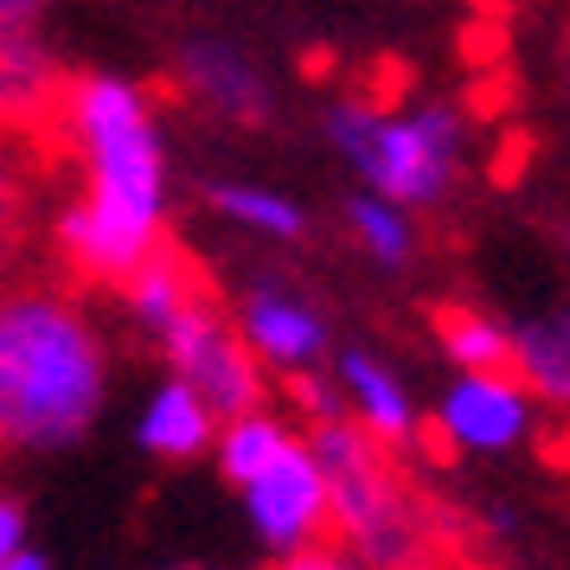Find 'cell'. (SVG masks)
<instances>
[{
	"instance_id": "12",
	"label": "cell",
	"mask_w": 570,
	"mask_h": 570,
	"mask_svg": "<svg viewBox=\"0 0 570 570\" xmlns=\"http://www.w3.org/2000/svg\"><path fill=\"white\" fill-rule=\"evenodd\" d=\"M513 379L532 404L570 411V308L532 314L513 327Z\"/></svg>"
},
{
	"instance_id": "3",
	"label": "cell",
	"mask_w": 570,
	"mask_h": 570,
	"mask_svg": "<svg viewBox=\"0 0 570 570\" xmlns=\"http://www.w3.org/2000/svg\"><path fill=\"white\" fill-rule=\"evenodd\" d=\"M327 148L353 174L360 193L385 199L397 212H430L442 206L468 160V122L449 104H411V109H372L340 97L327 109Z\"/></svg>"
},
{
	"instance_id": "19",
	"label": "cell",
	"mask_w": 570,
	"mask_h": 570,
	"mask_svg": "<svg viewBox=\"0 0 570 570\" xmlns=\"http://www.w3.org/2000/svg\"><path fill=\"white\" fill-rule=\"evenodd\" d=\"M288 397H295V411L308 416L314 430H321V423H340V391H334V379H327V372H302V379H288Z\"/></svg>"
},
{
	"instance_id": "14",
	"label": "cell",
	"mask_w": 570,
	"mask_h": 570,
	"mask_svg": "<svg viewBox=\"0 0 570 570\" xmlns=\"http://www.w3.org/2000/svg\"><path fill=\"white\" fill-rule=\"evenodd\" d=\"M288 442H295V423H288L283 411H250V416H232V423H218V436H212V462H218V474L232 481V488H244V481H257L263 468L283 455Z\"/></svg>"
},
{
	"instance_id": "22",
	"label": "cell",
	"mask_w": 570,
	"mask_h": 570,
	"mask_svg": "<svg viewBox=\"0 0 570 570\" xmlns=\"http://www.w3.org/2000/svg\"><path fill=\"white\" fill-rule=\"evenodd\" d=\"M13 193H20V160L7 148V135H0V218L13 212Z\"/></svg>"
},
{
	"instance_id": "20",
	"label": "cell",
	"mask_w": 570,
	"mask_h": 570,
	"mask_svg": "<svg viewBox=\"0 0 570 570\" xmlns=\"http://www.w3.org/2000/svg\"><path fill=\"white\" fill-rule=\"evenodd\" d=\"M32 544V519H27V507L13 500V493H0V564L7 558H20Z\"/></svg>"
},
{
	"instance_id": "24",
	"label": "cell",
	"mask_w": 570,
	"mask_h": 570,
	"mask_svg": "<svg viewBox=\"0 0 570 570\" xmlns=\"http://www.w3.org/2000/svg\"><path fill=\"white\" fill-rule=\"evenodd\" d=\"M167 570H186V564H167Z\"/></svg>"
},
{
	"instance_id": "18",
	"label": "cell",
	"mask_w": 570,
	"mask_h": 570,
	"mask_svg": "<svg viewBox=\"0 0 570 570\" xmlns=\"http://www.w3.org/2000/svg\"><path fill=\"white\" fill-rule=\"evenodd\" d=\"M52 83V52L27 32V13H0V109L32 104Z\"/></svg>"
},
{
	"instance_id": "8",
	"label": "cell",
	"mask_w": 570,
	"mask_h": 570,
	"mask_svg": "<svg viewBox=\"0 0 570 570\" xmlns=\"http://www.w3.org/2000/svg\"><path fill=\"white\" fill-rule=\"evenodd\" d=\"M232 334H237V346H244L257 365H269V372H288V379L314 372V365L327 360V346H334L327 314L314 308L308 295H295V288H283V283L244 288Z\"/></svg>"
},
{
	"instance_id": "2",
	"label": "cell",
	"mask_w": 570,
	"mask_h": 570,
	"mask_svg": "<svg viewBox=\"0 0 570 570\" xmlns=\"http://www.w3.org/2000/svg\"><path fill=\"white\" fill-rule=\"evenodd\" d=\"M109 397V346L58 288L0 295V449L52 455L97 430Z\"/></svg>"
},
{
	"instance_id": "6",
	"label": "cell",
	"mask_w": 570,
	"mask_h": 570,
	"mask_svg": "<svg viewBox=\"0 0 570 570\" xmlns=\"http://www.w3.org/2000/svg\"><path fill=\"white\" fill-rule=\"evenodd\" d=\"M237 500H244V519H250L257 544L276 558V564L295 558V551L327 544V481H321V468H314V455H308L302 436L288 442L257 481H244Z\"/></svg>"
},
{
	"instance_id": "11",
	"label": "cell",
	"mask_w": 570,
	"mask_h": 570,
	"mask_svg": "<svg viewBox=\"0 0 570 570\" xmlns=\"http://www.w3.org/2000/svg\"><path fill=\"white\" fill-rule=\"evenodd\" d=\"M212 436H218V416L180 379H160L135 411V442L155 462H199V455H212Z\"/></svg>"
},
{
	"instance_id": "16",
	"label": "cell",
	"mask_w": 570,
	"mask_h": 570,
	"mask_svg": "<svg viewBox=\"0 0 570 570\" xmlns=\"http://www.w3.org/2000/svg\"><path fill=\"white\" fill-rule=\"evenodd\" d=\"M193 295H199V288H193V276H186V263H180V257H167V250H160V257L141 269V276H129V283H122L129 321H135V327H141L148 340L167 334V327H174V314H180Z\"/></svg>"
},
{
	"instance_id": "21",
	"label": "cell",
	"mask_w": 570,
	"mask_h": 570,
	"mask_svg": "<svg viewBox=\"0 0 570 570\" xmlns=\"http://www.w3.org/2000/svg\"><path fill=\"white\" fill-rule=\"evenodd\" d=\"M276 570H365L353 551H340V544H314V551H295V558H283Z\"/></svg>"
},
{
	"instance_id": "7",
	"label": "cell",
	"mask_w": 570,
	"mask_h": 570,
	"mask_svg": "<svg viewBox=\"0 0 570 570\" xmlns=\"http://www.w3.org/2000/svg\"><path fill=\"white\" fill-rule=\"evenodd\" d=\"M436 430L462 455H513L539 430V404L519 391L513 372H481V379H449L436 397Z\"/></svg>"
},
{
	"instance_id": "5",
	"label": "cell",
	"mask_w": 570,
	"mask_h": 570,
	"mask_svg": "<svg viewBox=\"0 0 570 570\" xmlns=\"http://www.w3.org/2000/svg\"><path fill=\"white\" fill-rule=\"evenodd\" d=\"M155 346H160V360H167V379H180L218 423L263 411V385H269V379H263V365L237 346L232 321L212 308L206 295H193Z\"/></svg>"
},
{
	"instance_id": "23",
	"label": "cell",
	"mask_w": 570,
	"mask_h": 570,
	"mask_svg": "<svg viewBox=\"0 0 570 570\" xmlns=\"http://www.w3.org/2000/svg\"><path fill=\"white\" fill-rule=\"evenodd\" d=\"M0 570H52V558H46V551H32V544H27L20 558H7Z\"/></svg>"
},
{
	"instance_id": "10",
	"label": "cell",
	"mask_w": 570,
	"mask_h": 570,
	"mask_svg": "<svg viewBox=\"0 0 570 570\" xmlns=\"http://www.w3.org/2000/svg\"><path fill=\"white\" fill-rule=\"evenodd\" d=\"M334 391H340L346 423H353L365 442H379V449H385V442H391V449H404V442L423 430V423H416L411 379H404L391 360H379L372 346H346V353H340Z\"/></svg>"
},
{
	"instance_id": "15",
	"label": "cell",
	"mask_w": 570,
	"mask_h": 570,
	"mask_svg": "<svg viewBox=\"0 0 570 570\" xmlns=\"http://www.w3.org/2000/svg\"><path fill=\"white\" fill-rule=\"evenodd\" d=\"M436 346L449 353L455 379H481V372H513V327L481 308H442L436 314Z\"/></svg>"
},
{
	"instance_id": "17",
	"label": "cell",
	"mask_w": 570,
	"mask_h": 570,
	"mask_svg": "<svg viewBox=\"0 0 570 570\" xmlns=\"http://www.w3.org/2000/svg\"><path fill=\"white\" fill-rule=\"evenodd\" d=\"M346 225H353V244H360L379 269H404V263L416 257V218L385 206V199H372V193H353V199H346Z\"/></svg>"
},
{
	"instance_id": "4",
	"label": "cell",
	"mask_w": 570,
	"mask_h": 570,
	"mask_svg": "<svg viewBox=\"0 0 570 570\" xmlns=\"http://www.w3.org/2000/svg\"><path fill=\"white\" fill-rule=\"evenodd\" d=\"M308 455L327 481V525L346 532L353 558L365 570H411L416 558V519L404 507V493L391 481L379 442H365L346 416L340 423H321L308 430Z\"/></svg>"
},
{
	"instance_id": "13",
	"label": "cell",
	"mask_w": 570,
	"mask_h": 570,
	"mask_svg": "<svg viewBox=\"0 0 570 570\" xmlns=\"http://www.w3.org/2000/svg\"><path fill=\"white\" fill-rule=\"evenodd\" d=\"M206 206L232 225V232H250L263 244H302L308 237V212L295 193L283 186H263V180H212L206 186Z\"/></svg>"
},
{
	"instance_id": "9",
	"label": "cell",
	"mask_w": 570,
	"mask_h": 570,
	"mask_svg": "<svg viewBox=\"0 0 570 570\" xmlns=\"http://www.w3.org/2000/svg\"><path fill=\"white\" fill-rule=\"evenodd\" d=\"M174 65H180L186 97L206 104L218 122H237V129L269 122L276 97H269V78H263V65L250 46H237L225 32H193V39H180V58Z\"/></svg>"
},
{
	"instance_id": "1",
	"label": "cell",
	"mask_w": 570,
	"mask_h": 570,
	"mask_svg": "<svg viewBox=\"0 0 570 570\" xmlns=\"http://www.w3.org/2000/svg\"><path fill=\"white\" fill-rule=\"evenodd\" d=\"M65 122L83 155V193L58 212V250L97 283H129L167 250V135L135 78L83 71L65 90Z\"/></svg>"
}]
</instances>
